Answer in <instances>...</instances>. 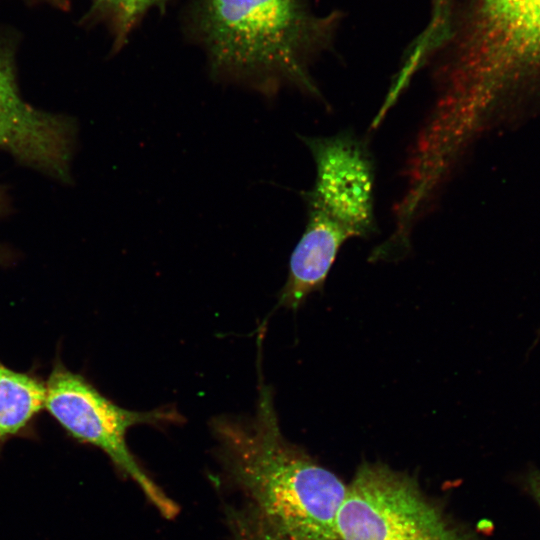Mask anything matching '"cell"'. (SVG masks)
<instances>
[{
  "instance_id": "cell-3",
  "label": "cell",
  "mask_w": 540,
  "mask_h": 540,
  "mask_svg": "<svg viewBox=\"0 0 540 540\" xmlns=\"http://www.w3.org/2000/svg\"><path fill=\"white\" fill-rule=\"evenodd\" d=\"M210 427L226 476L266 525L289 540H338L347 484L284 437L269 386L260 382L252 416H219Z\"/></svg>"
},
{
  "instance_id": "cell-9",
  "label": "cell",
  "mask_w": 540,
  "mask_h": 540,
  "mask_svg": "<svg viewBox=\"0 0 540 540\" xmlns=\"http://www.w3.org/2000/svg\"><path fill=\"white\" fill-rule=\"evenodd\" d=\"M169 0H93L92 14L102 20L113 36L115 50L121 49L128 37L153 8Z\"/></svg>"
},
{
  "instance_id": "cell-7",
  "label": "cell",
  "mask_w": 540,
  "mask_h": 540,
  "mask_svg": "<svg viewBox=\"0 0 540 540\" xmlns=\"http://www.w3.org/2000/svg\"><path fill=\"white\" fill-rule=\"evenodd\" d=\"M75 124L28 104L16 74L15 46L0 36V150L57 180L70 179Z\"/></svg>"
},
{
  "instance_id": "cell-8",
  "label": "cell",
  "mask_w": 540,
  "mask_h": 540,
  "mask_svg": "<svg viewBox=\"0 0 540 540\" xmlns=\"http://www.w3.org/2000/svg\"><path fill=\"white\" fill-rule=\"evenodd\" d=\"M46 385L0 361V444L22 432L45 408Z\"/></svg>"
},
{
  "instance_id": "cell-6",
  "label": "cell",
  "mask_w": 540,
  "mask_h": 540,
  "mask_svg": "<svg viewBox=\"0 0 540 540\" xmlns=\"http://www.w3.org/2000/svg\"><path fill=\"white\" fill-rule=\"evenodd\" d=\"M45 385V408L59 425L78 441L101 449L137 484L162 516L169 519L176 516V504L137 463L127 446L126 436L135 425L180 422L179 413L172 408L146 412L124 409L102 395L82 375L59 362Z\"/></svg>"
},
{
  "instance_id": "cell-10",
  "label": "cell",
  "mask_w": 540,
  "mask_h": 540,
  "mask_svg": "<svg viewBox=\"0 0 540 540\" xmlns=\"http://www.w3.org/2000/svg\"><path fill=\"white\" fill-rule=\"evenodd\" d=\"M231 540H289L272 530L250 508H229L226 513Z\"/></svg>"
},
{
  "instance_id": "cell-1",
  "label": "cell",
  "mask_w": 540,
  "mask_h": 540,
  "mask_svg": "<svg viewBox=\"0 0 540 540\" xmlns=\"http://www.w3.org/2000/svg\"><path fill=\"white\" fill-rule=\"evenodd\" d=\"M429 62L434 118H502L512 94L540 87V0H453L448 30Z\"/></svg>"
},
{
  "instance_id": "cell-12",
  "label": "cell",
  "mask_w": 540,
  "mask_h": 540,
  "mask_svg": "<svg viewBox=\"0 0 540 540\" xmlns=\"http://www.w3.org/2000/svg\"><path fill=\"white\" fill-rule=\"evenodd\" d=\"M43 1L48 2L50 4H54L61 8H65L69 4V0H43Z\"/></svg>"
},
{
  "instance_id": "cell-4",
  "label": "cell",
  "mask_w": 540,
  "mask_h": 540,
  "mask_svg": "<svg viewBox=\"0 0 540 540\" xmlns=\"http://www.w3.org/2000/svg\"><path fill=\"white\" fill-rule=\"evenodd\" d=\"M302 139L315 164V179L304 193L307 222L279 297L281 306L293 310L323 288L347 240L376 230L375 173L365 145L350 132Z\"/></svg>"
},
{
  "instance_id": "cell-2",
  "label": "cell",
  "mask_w": 540,
  "mask_h": 540,
  "mask_svg": "<svg viewBox=\"0 0 540 540\" xmlns=\"http://www.w3.org/2000/svg\"><path fill=\"white\" fill-rule=\"evenodd\" d=\"M342 17L319 14L312 0H194L188 28L216 79L267 95L283 87L318 95L311 68Z\"/></svg>"
},
{
  "instance_id": "cell-5",
  "label": "cell",
  "mask_w": 540,
  "mask_h": 540,
  "mask_svg": "<svg viewBox=\"0 0 540 540\" xmlns=\"http://www.w3.org/2000/svg\"><path fill=\"white\" fill-rule=\"evenodd\" d=\"M338 540H479L457 524L408 474L363 463L347 484Z\"/></svg>"
},
{
  "instance_id": "cell-11",
  "label": "cell",
  "mask_w": 540,
  "mask_h": 540,
  "mask_svg": "<svg viewBox=\"0 0 540 540\" xmlns=\"http://www.w3.org/2000/svg\"><path fill=\"white\" fill-rule=\"evenodd\" d=\"M527 491L540 507V471L532 469L525 476Z\"/></svg>"
}]
</instances>
